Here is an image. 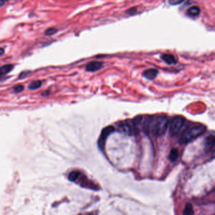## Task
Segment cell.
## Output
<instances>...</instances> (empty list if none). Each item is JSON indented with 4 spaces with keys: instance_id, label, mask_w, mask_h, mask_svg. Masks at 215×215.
<instances>
[{
    "instance_id": "1",
    "label": "cell",
    "mask_w": 215,
    "mask_h": 215,
    "mask_svg": "<svg viewBox=\"0 0 215 215\" xmlns=\"http://www.w3.org/2000/svg\"><path fill=\"white\" fill-rule=\"evenodd\" d=\"M169 122L168 118L164 116L148 117L144 121L143 127L146 133H151L155 136H161L165 133L169 127Z\"/></svg>"
},
{
    "instance_id": "2",
    "label": "cell",
    "mask_w": 215,
    "mask_h": 215,
    "mask_svg": "<svg viewBox=\"0 0 215 215\" xmlns=\"http://www.w3.org/2000/svg\"><path fill=\"white\" fill-rule=\"evenodd\" d=\"M206 131V127L203 124L192 123L189 125L182 133L179 143L185 144L189 143L202 135Z\"/></svg>"
},
{
    "instance_id": "3",
    "label": "cell",
    "mask_w": 215,
    "mask_h": 215,
    "mask_svg": "<svg viewBox=\"0 0 215 215\" xmlns=\"http://www.w3.org/2000/svg\"><path fill=\"white\" fill-rule=\"evenodd\" d=\"M186 119L182 116H175L173 118L170 123V133L172 136H175L182 128L185 124Z\"/></svg>"
},
{
    "instance_id": "4",
    "label": "cell",
    "mask_w": 215,
    "mask_h": 215,
    "mask_svg": "<svg viewBox=\"0 0 215 215\" xmlns=\"http://www.w3.org/2000/svg\"><path fill=\"white\" fill-rule=\"evenodd\" d=\"M114 128L112 126H109V127H107L103 129L98 140V146L100 149H103L107 138L114 132Z\"/></svg>"
},
{
    "instance_id": "5",
    "label": "cell",
    "mask_w": 215,
    "mask_h": 215,
    "mask_svg": "<svg viewBox=\"0 0 215 215\" xmlns=\"http://www.w3.org/2000/svg\"><path fill=\"white\" fill-rule=\"evenodd\" d=\"M214 143H215V139L214 136L213 134L209 135L207 136L205 140V150L206 152H209L211 150H214Z\"/></svg>"
},
{
    "instance_id": "6",
    "label": "cell",
    "mask_w": 215,
    "mask_h": 215,
    "mask_svg": "<svg viewBox=\"0 0 215 215\" xmlns=\"http://www.w3.org/2000/svg\"><path fill=\"white\" fill-rule=\"evenodd\" d=\"M103 64L101 62H90L86 66V70L88 72H95L102 69Z\"/></svg>"
},
{
    "instance_id": "7",
    "label": "cell",
    "mask_w": 215,
    "mask_h": 215,
    "mask_svg": "<svg viewBox=\"0 0 215 215\" xmlns=\"http://www.w3.org/2000/svg\"><path fill=\"white\" fill-rule=\"evenodd\" d=\"M158 72L157 69H150L144 70L143 75L146 79L148 80H153L157 77V76L158 75Z\"/></svg>"
},
{
    "instance_id": "8",
    "label": "cell",
    "mask_w": 215,
    "mask_h": 215,
    "mask_svg": "<svg viewBox=\"0 0 215 215\" xmlns=\"http://www.w3.org/2000/svg\"><path fill=\"white\" fill-rule=\"evenodd\" d=\"M13 69V65L12 64H6L0 67V77L5 76L10 72L12 71Z\"/></svg>"
},
{
    "instance_id": "9",
    "label": "cell",
    "mask_w": 215,
    "mask_h": 215,
    "mask_svg": "<svg viewBox=\"0 0 215 215\" xmlns=\"http://www.w3.org/2000/svg\"><path fill=\"white\" fill-rule=\"evenodd\" d=\"M162 59L168 64H173L176 63L175 58L172 55L164 54L162 56Z\"/></svg>"
},
{
    "instance_id": "10",
    "label": "cell",
    "mask_w": 215,
    "mask_h": 215,
    "mask_svg": "<svg viewBox=\"0 0 215 215\" xmlns=\"http://www.w3.org/2000/svg\"><path fill=\"white\" fill-rule=\"evenodd\" d=\"M200 13V9L199 7L194 6L191 7L190 8H189L187 10V14L189 15L191 17H196L199 15V14Z\"/></svg>"
},
{
    "instance_id": "11",
    "label": "cell",
    "mask_w": 215,
    "mask_h": 215,
    "mask_svg": "<svg viewBox=\"0 0 215 215\" xmlns=\"http://www.w3.org/2000/svg\"><path fill=\"white\" fill-rule=\"evenodd\" d=\"M193 214H194L193 207H192L191 204L187 203L184 207L182 215H193Z\"/></svg>"
},
{
    "instance_id": "12",
    "label": "cell",
    "mask_w": 215,
    "mask_h": 215,
    "mask_svg": "<svg viewBox=\"0 0 215 215\" xmlns=\"http://www.w3.org/2000/svg\"><path fill=\"white\" fill-rule=\"evenodd\" d=\"M178 157H179V152L177 149H173L170 152L169 154V159L171 162H175L177 160Z\"/></svg>"
},
{
    "instance_id": "13",
    "label": "cell",
    "mask_w": 215,
    "mask_h": 215,
    "mask_svg": "<svg viewBox=\"0 0 215 215\" xmlns=\"http://www.w3.org/2000/svg\"><path fill=\"white\" fill-rule=\"evenodd\" d=\"M41 86H42V81L37 80V81H33L32 83L29 84L28 88L29 90H37V89H39Z\"/></svg>"
},
{
    "instance_id": "14",
    "label": "cell",
    "mask_w": 215,
    "mask_h": 215,
    "mask_svg": "<svg viewBox=\"0 0 215 215\" xmlns=\"http://www.w3.org/2000/svg\"><path fill=\"white\" fill-rule=\"evenodd\" d=\"M58 32V30L55 28H49L47 30H46L45 32V35H48V36H51L55 34V33Z\"/></svg>"
},
{
    "instance_id": "15",
    "label": "cell",
    "mask_w": 215,
    "mask_h": 215,
    "mask_svg": "<svg viewBox=\"0 0 215 215\" xmlns=\"http://www.w3.org/2000/svg\"><path fill=\"white\" fill-rule=\"evenodd\" d=\"M24 90V86L23 85L18 84L13 88V92L15 93H20V92H22Z\"/></svg>"
},
{
    "instance_id": "16",
    "label": "cell",
    "mask_w": 215,
    "mask_h": 215,
    "mask_svg": "<svg viewBox=\"0 0 215 215\" xmlns=\"http://www.w3.org/2000/svg\"><path fill=\"white\" fill-rule=\"evenodd\" d=\"M184 0H169V3L170 5H178L181 4Z\"/></svg>"
},
{
    "instance_id": "17",
    "label": "cell",
    "mask_w": 215,
    "mask_h": 215,
    "mask_svg": "<svg viewBox=\"0 0 215 215\" xmlns=\"http://www.w3.org/2000/svg\"><path fill=\"white\" fill-rule=\"evenodd\" d=\"M136 12H137L136 8H132L129 9L126 12V13L128 14H130V15H133V14H135L136 13Z\"/></svg>"
},
{
    "instance_id": "18",
    "label": "cell",
    "mask_w": 215,
    "mask_h": 215,
    "mask_svg": "<svg viewBox=\"0 0 215 215\" xmlns=\"http://www.w3.org/2000/svg\"><path fill=\"white\" fill-rule=\"evenodd\" d=\"M29 72H21L20 74L19 75V76H18V77H19V79H23V78H25V77L26 76H27L28 74H29Z\"/></svg>"
},
{
    "instance_id": "19",
    "label": "cell",
    "mask_w": 215,
    "mask_h": 215,
    "mask_svg": "<svg viewBox=\"0 0 215 215\" xmlns=\"http://www.w3.org/2000/svg\"><path fill=\"white\" fill-rule=\"evenodd\" d=\"M5 53V50L3 48H0V56H1Z\"/></svg>"
},
{
    "instance_id": "20",
    "label": "cell",
    "mask_w": 215,
    "mask_h": 215,
    "mask_svg": "<svg viewBox=\"0 0 215 215\" xmlns=\"http://www.w3.org/2000/svg\"><path fill=\"white\" fill-rule=\"evenodd\" d=\"M4 4H5L4 0H0V7L4 5Z\"/></svg>"
},
{
    "instance_id": "21",
    "label": "cell",
    "mask_w": 215,
    "mask_h": 215,
    "mask_svg": "<svg viewBox=\"0 0 215 215\" xmlns=\"http://www.w3.org/2000/svg\"><path fill=\"white\" fill-rule=\"evenodd\" d=\"M6 1H8V0H4V1H5V2Z\"/></svg>"
}]
</instances>
